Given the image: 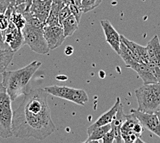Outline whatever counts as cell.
Masks as SVG:
<instances>
[{
  "label": "cell",
  "mask_w": 160,
  "mask_h": 143,
  "mask_svg": "<svg viewBox=\"0 0 160 143\" xmlns=\"http://www.w3.org/2000/svg\"><path fill=\"white\" fill-rule=\"evenodd\" d=\"M78 24L79 23L72 15H70L68 18L62 21V27L66 37L72 36L74 34V32L78 29Z\"/></svg>",
  "instance_id": "cell-20"
},
{
  "label": "cell",
  "mask_w": 160,
  "mask_h": 143,
  "mask_svg": "<svg viewBox=\"0 0 160 143\" xmlns=\"http://www.w3.org/2000/svg\"><path fill=\"white\" fill-rule=\"evenodd\" d=\"M9 5L8 0H0V13H4Z\"/></svg>",
  "instance_id": "cell-31"
},
{
  "label": "cell",
  "mask_w": 160,
  "mask_h": 143,
  "mask_svg": "<svg viewBox=\"0 0 160 143\" xmlns=\"http://www.w3.org/2000/svg\"><path fill=\"white\" fill-rule=\"evenodd\" d=\"M102 0H82L81 8L83 12H88L101 4Z\"/></svg>",
  "instance_id": "cell-26"
},
{
  "label": "cell",
  "mask_w": 160,
  "mask_h": 143,
  "mask_svg": "<svg viewBox=\"0 0 160 143\" xmlns=\"http://www.w3.org/2000/svg\"><path fill=\"white\" fill-rule=\"evenodd\" d=\"M26 0H16V3H15V6H18L22 4H25Z\"/></svg>",
  "instance_id": "cell-35"
},
{
  "label": "cell",
  "mask_w": 160,
  "mask_h": 143,
  "mask_svg": "<svg viewBox=\"0 0 160 143\" xmlns=\"http://www.w3.org/2000/svg\"><path fill=\"white\" fill-rule=\"evenodd\" d=\"M131 112L135 115L143 127L160 138V122L155 114H148L138 109H132Z\"/></svg>",
  "instance_id": "cell-8"
},
{
  "label": "cell",
  "mask_w": 160,
  "mask_h": 143,
  "mask_svg": "<svg viewBox=\"0 0 160 143\" xmlns=\"http://www.w3.org/2000/svg\"><path fill=\"white\" fill-rule=\"evenodd\" d=\"M24 38V44L32 51L39 55H47L50 51L48 45L44 36V28H33L26 24L22 31Z\"/></svg>",
  "instance_id": "cell-5"
},
{
  "label": "cell",
  "mask_w": 160,
  "mask_h": 143,
  "mask_svg": "<svg viewBox=\"0 0 160 143\" xmlns=\"http://www.w3.org/2000/svg\"><path fill=\"white\" fill-rule=\"evenodd\" d=\"M11 21L15 26V27L20 31H22V29L25 27L26 24V20L24 15L22 13L17 12L15 10V8L12 13Z\"/></svg>",
  "instance_id": "cell-24"
},
{
  "label": "cell",
  "mask_w": 160,
  "mask_h": 143,
  "mask_svg": "<svg viewBox=\"0 0 160 143\" xmlns=\"http://www.w3.org/2000/svg\"><path fill=\"white\" fill-rule=\"evenodd\" d=\"M155 114L157 115V116H158V120H159V122H160V109H159V110H158V112H155Z\"/></svg>",
  "instance_id": "cell-39"
},
{
  "label": "cell",
  "mask_w": 160,
  "mask_h": 143,
  "mask_svg": "<svg viewBox=\"0 0 160 143\" xmlns=\"http://www.w3.org/2000/svg\"><path fill=\"white\" fill-rule=\"evenodd\" d=\"M51 5L52 0H33L28 12L46 24L51 11Z\"/></svg>",
  "instance_id": "cell-9"
},
{
  "label": "cell",
  "mask_w": 160,
  "mask_h": 143,
  "mask_svg": "<svg viewBox=\"0 0 160 143\" xmlns=\"http://www.w3.org/2000/svg\"><path fill=\"white\" fill-rule=\"evenodd\" d=\"M82 143H99L98 141H86Z\"/></svg>",
  "instance_id": "cell-38"
},
{
  "label": "cell",
  "mask_w": 160,
  "mask_h": 143,
  "mask_svg": "<svg viewBox=\"0 0 160 143\" xmlns=\"http://www.w3.org/2000/svg\"><path fill=\"white\" fill-rule=\"evenodd\" d=\"M44 89H32L25 94L19 107L13 112V136L21 139L34 138L44 141L55 131Z\"/></svg>",
  "instance_id": "cell-1"
},
{
  "label": "cell",
  "mask_w": 160,
  "mask_h": 143,
  "mask_svg": "<svg viewBox=\"0 0 160 143\" xmlns=\"http://www.w3.org/2000/svg\"><path fill=\"white\" fill-rule=\"evenodd\" d=\"M68 6L70 9H71L72 15L75 17L78 22L79 23L80 19H81V17L83 13L82 10L81 9V8H79V6H78L75 4L74 0H72V1L69 3Z\"/></svg>",
  "instance_id": "cell-27"
},
{
  "label": "cell",
  "mask_w": 160,
  "mask_h": 143,
  "mask_svg": "<svg viewBox=\"0 0 160 143\" xmlns=\"http://www.w3.org/2000/svg\"><path fill=\"white\" fill-rule=\"evenodd\" d=\"M3 41L7 44L12 50L18 51L24 44V38L22 31L18 29L11 21L5 31L2 32Z\"/></svg>",
  "instance_id": "cell-6"
},
{
  "label": "cell",
  "mask_w": 160,
  "mask_h": 143,
  "mask_svg": "<svg viewBox=\"0 0 160 143\" xmlns=\"http://www.w3.org/2000/svg\"><path fill=\"white\" fill-rule=\"evenodd\" d=\"M115 139L114 129L112 127L111 130L108 131L102 138V143H113Z\"/></svg>",
  "instance_id": "cell-30"
},
{
  "label": "cell",
  "mask_w": 160,
  "mask_h": 143,
  "mask_svg": "<svg viewBox=\"0 0 160 143\" xmlns=\"http://www.w3.org/2000/svg\"><path fill=\"white\" fill-rule=\"evenodd\" d=\"M23 15H24L26 20V24L30 26L36 28H44L46 26L44 23L42 22L39 19L36 18L30 12H24Z\"/></svg>",
  "instance_id": "cell-25"
},
{
  "label": "cell",
  "mask_w": 160,
  "mask_h": 143,
  "mask_svg": "<svg viewBox=\"0 0 160 143\" xmlns=\"http://www.w3.org/2000/svg\"><path fill=\"white\" fill-rule=\"evenodd\" d=\"M138 110L148 114H155L160 109V83L146 84L135 90Z\"/></svg>",
  "instance_id": "cell-3"
},
{
  "label": "cell",
  "mask_w": 160,
  "mask_h": 143,
  "mask_svg": "<svg viewBox=\"0 0 160 143\" xmlns=\"http://www.w3.org/2000/svg\"><path fill=\"white\" fill-rule=\"evenodd\" d=\"M120 39H121V41L124 43L131 50V51L133 53V55H135L136 59H138V61L139 63H143V64H148L151 59H150L146 47L140 45L136 44L134 41H130L123 35H120Z\"/></svg>",
  "instance_id": "cell-12"
},
{
  "label": "cell",
  "mask_w": 160,
  "mask_h": 143,
  "mask_svg": "<svg viewBox=\"0 0 160 143\" xmlns=\"http://www.w3.org/2000/svg\"><path fill=\"white\" fill-rule=\"evenodd\" d=\"M5 70H6V69L4 67H3V66L1 64H0V74L4 72Z\"/></svg>",
  "instance_id": "cell-40"
},
{
  "label": "cell",
  "mask_w": 160,
  "mask_h": 143,
  "mask_svg": "<svg viewBox=\"0 0 160 143\" xmlns=\"http://www.w3.org/2000/svg\"><path fill=\"white\" fill-rule=\"evenodd\" d=\"M56 79L59 81H66V80L68 79V76L65 75H59L57 76Z\"/></svg>",
  "instance_id": "cell-34"
},
{
  "label": "cell",
  "mask_w": 160,
  "mask_h": 143,
  "mask_svg": "<svg viewBox=\"0 0 160 143\" xmlns=\"http://www.w3.org/2000/svg\"><path fill=\"white\" fill-rule=\"evenodd\" d=\"M8 2H10V5H11L12 6H15L16 0H8Z\"/></svg>",
  "instance_id": "cell-37"
},
{
  "label": "cell",
  "mask_w": 160,
  "mask_h": 143,
  "mask_svg": "<svg viewBox=\"0 0 160 143\" xmlns=\"http://www.w3.org/2000/svg\"><path fill=\"white\" fill-rule=\"evenodd\" d=\"M146 65H147L149 68L151 69V70L152 71L153 75L155 76V77L156 78L158 82L160 83V68L151 61H150L148 64Z\"/></svg>",
  "instance_id": "cell-29"
},
{
  "label": "cell",
  "mask_w": 160,
  "mask_h": 143,
  "mask_svg": "<svg viewBox=\"0 0 160 143\" xmlns=\"http://www.w3.org/2000/svg\"><path fill=\"white\" fill-rule=\"evenodd\" d=\"M126 120V114L123 111V105L121 103L119 105V109L117 114L113 118L112 122L111 123V127L114 129L116 143H123V140L122 138L121 128Z\"/></svg>",
  "instance_id": "cell-14"
},
{
  "label": "cell",
  "mask_w": 160,
  "mask_h": 143,
  "mask_svg": "<svg viewBox=\"0 0 160 143\" xmlns=\"http://www.w3.org/2000/svg\"><path fill=\"white\" fill-rule=\"evenodd\" d=\"M70 101L79 105H84L88 101V96L83 89H74Z\"/></svg>",
  "instance_id": "cell-22"
},
{
  "label": "cell",
  "mask_w": 160,
  "mask_h": 143,
  "mask_svg": "<svg viewBox=\"0 0 160 143\" xmlns=\"http://www.w3.org/2000/svg\"><path fill=\"white\" fill-rule=\"evenodd\" d=\"M146 49L151 61L160 68V41L158 35H155L149 41Z\"/></svg>",
  "instance_id": "cell-17"
},
{
  "label": "cell",
  "mask_w": 160,
  "mask_h": 143,
  "mask_svg": "<svg viewBox=\"0 0 160 143\" xmlns=\"http://www.w3.org/2000/svg\"><path fill=\"white\" fill-rule=\"evenodd\" d=\"M111 125L108 124L102 127H99L94 129L91 134L88 135V138L86 141H98V140L102 139L104 135L111 130Z\"/></svg>",
  "instance_id": "cell-21"
},
{
  "label": "cell",
  "mask_w": 160,
  "mask_h": 143,
  "mask_svg": "<svg viewBox=\"0 0 160 143\" xmlns=\"http://www.w3.org/2000/svg\"><path fill=\"white\" fill-rule=\"evenodd\" d=\"M71 15L72 13L71 11V9L69 8V6L68 5L65 6L60 11L59 14V21L60 26H62V21L66 18H68V17Z\"/></svg>",
  "instance_id": "cell-28"
},
{
  "label": "cell",
  "mask_w": 160,
  "mask_h": 143,
  "mask_svg": "<svg viewBox=\"0 0 160 143\" xmlns=\"http://www.w3.org/2000/svg\"><path fill=\"white\" fill-rule=\"evenodd\" d=\"M132 69L138 73V74L144 82V85L153 84L158 83L155 76L153 75L151 69L148 66L143 64V63H138L132 68Z\"/></svg>",
  "instance_id": "cell-15"
},
{
  "label": "cell",
  "mask_w": 160,
  "mask_h": 143,
  "mask_svg": "<svg viewBox=\"0 0 160 143\" xmlns=\"http://www.w3.org/2000/svg\"><path fill=\"white\" fill-rule=\"evenodd\" d=\"M119 55L121 56V58L125 63L126 67L128 68H131L132 69L136 64L139 63L135 55H133V53L131 51V50L122 41L120 44V52Z\"/></svg>",
  "instance_id": "cell-19"
},
{
  "label": "cell",
  "mask_w": 160,
  "mask_h": 143,
  "mask_svg": "<svg viewBox=\"0 0 160 143\" xmlns=\"http://www.w3.org/2000/svg\"><path fill=\"white\" fill-rule=\"evenodd\" d=\"M101 26L106 36V42H108L109 45L111 46L113 50L119 55L121 39H120L119 33L108 20L101 21Z\"/></svg>",
  "instance_id": "cell-10"
},
{
  "label": "cell",
  "mask_w": 160,
  "mask_h": 143,
  "mask_svg": "<svg viewBox=\"0 0 160 143\" xmlns=\"http://www.w3.org/2000/svg\"><path fill=\"white\" fill-rule=\"evenodd\" d=\"M32 1H33V0H26V2H25V4H26L25 12H28L29 11V9H30V7H31V6L32 4Z\"/></svg>",
  "instance_id": "cell-33"
},
{
  "label": "cell",
  "mask_w": 160,
  "mask_h": 143,
  "mask_svg": "<svg viewBox=\"0 0 160 143\" xmlns=\"http://www.w3.org/2000/svg\"><path fill=\"white\" fill-rule=\"evenodd\" d=\"M44 90L48 94H51L52 96H56V97L62 99L71 101L74 88H68L66 87V86L52 85L50 86V87L45 88Z\"/></svg>",
  "instance_id": "cell-18"
},
{
  "label": "cell",
  "mask_w": 160,
  "mask_h": 143,
  "mask_svg": "<svg viewBox=\"0 0 160 143\" xmlns=\"http://www.w3.org/2000/svg\"><path fill=\"white\" fill-rule=\"evenodd\" d=\"M44 36L50 50H55L61 45L66 39L62 26H45Z\"/></svg>",
  "instance_id": "cell-7"
},
{
  "label": "cell",
  "mask_w": 160,
  "mask_h": 143,
  "mask_svg": "<svg viewBox=\"0 0 160 143\" xmlns=\"http://www.w3.org/2000/svg\"><path fill=\"white\" fill-rule=\"evenodd\" d=\"M11 99L2 83H0V138L13 136L12 131V114Z\"/></svg>",
  "instance_id": "cell-4"
},
{
  "label": "cell",
  "mask_w": 160,
  "mask_h": 143,
  "mask_svg": "<svg viewBox=\"0 0 160 143\" xmlns=\"http://www.w3.org/2000/svg\"><path fill=\"white\" fill-rule=\"evenodd\" d=\"M120 105H121V100L118 97L117 98L115 103L112 106V108L110 109L108 112H106L104 114H103L98 120H97L94 123L91 125L90 127H88V128L87 129L88 135L91 134V133L96 128L102 127V126H104L108 124H111L113 118L115 117V116L117 114V112H118Z\"/></svg>",
  "instance_id": "cell-13"
},
{
  "label": "cell",
  "mask_w": 160,
  "mask_h": 143,
  "mask_svg": "<svg viewBox=\"0 0 160 143\" xmlns=\"http://www.w3.org/2000/svg\"><path fill=\"white\" fill-rule=\"evenodd\" d=\"M72 1V0H65V2H66V5H68L69 3L71 2Z\"/></svg>",
  "instance_id": "cell-41"
},
{
  "label": "cell",
  "mask_w": 160,
  "mask_h": 143,
  "mask_svg": "<svg viewBox=\"0 0 160 143\" xmlns=\"http://www.w3.org/2000/svg\"><path fill=\"white\" fill-rule=\"evenodd\" d=\"M0 41H3V38H2V32L1 31H0ZM4 42V41H3Z\"/></svg>",
  "instance_id": "cell-42"
},
{
  "label": "cell",
  "mask_w": 160,
  "mask_h": 143,
  "mask_svg": "<svg viewBox=\"0 0 160 143\" xmlns=\"http://www.w3.org/2000/svg\"><path fill=\"white\" fill-rule=\"evenodd\" d=\"M14 8L15 6L9 5L4 13H0V31L1 32L8 28L11 22V17Z\"/></svg>",
  "instance_id": "cell-23"
},
{
  "label": "cell",
  "mask_w": 160,
  "mask_h": 143,
  "mask_svg": "<svg viewBox=\"0 0 160 143\" xmlns=\"http://www.w3.org/2000/svg\"><path fill=\"white\" fill-rule=\"evenodd\" d=\"M41 65V62L34 61L18 70L4 71L2 73V83L5 87L12 101L19 96L26 94V86Z\"/></svg>",
  "instance_id": "cell-2"
},
{
  "label": "cell",
  "mask_w": 160,
  "mask_h": 143,
  "mask_svg": "<svg viewBox=\"0 0 160 143\" xmlns=\"http://www.w3.org/2000/svg\"><path fill=\"white\" fill-rule=\"evenodd\" d=\"M66 6L65 0H52L51 9L48 17L46 21V26H60L59 14L61 10Z\"/></svg>",
  "instance_id": "cell-16"
},
{
  "label": "cell",
  "mask_w": 160,
  "mask_h": 143,
  "mask_svg": "<svg viewBox=\"0 0 160 143\" xmlns=\"http://www.w3.org/2000/svg\"><path fill=\"white\" fill-rule=\"evenodd\" d=\"M138 121L139 120L133 113L126 116V120L121 128L122 138L124 143H133L138 138L133 131L134 126Z\"/></svg>",
  "instance_id": "cell-11"
},
{
  "label": "cell",
  "mask_w": 160,
  "mask_h": 143,
  "mask_svg": "<svg viewBox=\"0 0 160 143\" xmlns=\"http://www.w3.org/2000/svg\"><path fill=\"white\" fill-rule=\"evenodd\" d=\"M64 52H65L66 55H67V56L71 55L73 53V48L72 47V46H70V45L67 46V47L65 48Z\"/></svg>",
  "instance_id": "cell-32"
},
{
  "label": "cell",
  "mask_w": 160,
  "mask_h": 143,
  "mask_svg": "<svg viewBox=\"0 0 160 143\" xmlns=\"http://www.w3.org/2000/svg\"><path fill=\"white\" fill-rule=\"evenodd\" d=\"M133 143H146V142H144V141H143L140 138H138L135 140V142H133Z\"/></svg>",
  "instance_id": "cell-36"
}]
</instances>
